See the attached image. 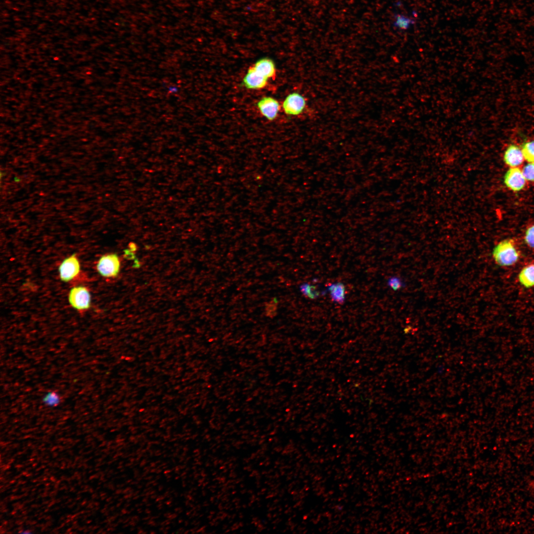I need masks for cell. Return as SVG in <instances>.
Returning a JSON list of instances; mask_svg holds the SVG:
<instances>
[{
  "mask_svg": "<svg viewBox=\"0 0 534 534\" xmlns=\"http://www.w3.org/2000/svg\"><path fill=\"white\" fill-rule=\"evenodd\" d=\"M492 257L495 263L501 267H509L515 264L519 260L520 254L514 242L510 239L499 242L493 249Z\"/></svg>",
  "mask_w": 534,
  "mask_h": 534,
  "instance_id": "cell-1",
  "label": "cell"
},
{
  "mask_svg": "<svg viewBox=\"0 0 534 534\" xmlns=\"http://www.w3.org/2000/svg\"><path fill=\"white\" fill-rule=\"evenodd\" d=\"M67 299L71 308L80 312L88 311L91 307V293L89 288L84 285H78L71 288Z\"/></svg>",
  "mask_w": 534,
  "mask_h": 534,
  "instance_id": "cell-2",
  "label": "cell"
},
{
  "mask_svg": "<svg viewBox=\"0 0 534 534\" xmlns=\"http://www.w3.org/2000/svg\"><path fill=\"white\" fill-rule=\"evenodd\" d=\"M121 268V260L119 256L114 253L103 255L97 260L96 270L104 278H112L117 277Z\"/></svg>",
  "mask_w": 534,
  "mask_h": 534,
  "instance_id": "cell-3",
  "label": "cell"
},
{
  "mask_svg": "<svg viewBox=\"0 0 534 534\" xmlns=\"http://www.w3.org/2000/svg\"><path fill=\"white\" fill-rule=\"evenodd\" d=\"M81 271V265L78 257L73 254L65 258L58 267V273L60 280L69 282L78 277Z\"/></svg>",
  "mask_w": 534,
  "mask_h": 534,
  "instance_id": "cell-4",
  "label": "cell"
},
{
  "mask_svg": "<svg viewBox=\"0 0 534 534\" xmlns=\"http://www.w3.org/2000/svg\"><path fill=\"white\" fill-rule=\"evenodd\" d=\"M306 106L307 101L305 97L297 92L289 94L282 105L284 113L289 116H298L302 114Z\"/></svg>",
  "mask_w": 534,
  "mask_h": 534,
  "instance_id": "cell-5",
  "label": "cell"
},
{
  "mask_svg": "<svg viewBox=\"0 0 534 534\" xmlns=\"http://www.w3.org/2000/svg\"><path fill=\"white\" fill-rule=\"evenodd\" d=\"M504 183L511 190L518 192L525 186L526 179L518 167H510L504 176Z\"/></svg>",
  "mask_w": 534,
  "mask_h": 534,
  "instance_id": "cell-6",
  "label": "cell"
},
{
  "mask_svg": "<svg viewBox=\"0 0 534 534\" xmlns=\"http://www.w3.org/2000/svg\"><path fill=\"white\" fill-rule=\"evenodd\" d=\"M257 106L262 115L269 121L277 117L280 110L278 101L270 96H265L259 100Z\"/></svg>",
  "mask_w": 534,
  "mask_h": 534,
  "instance_id": "cell-7",
  "label": "cell"
},
{
  "mask_svg": "<svg viewBox=\"0 0 534 534\" xmlns=\"http://www.w3.org/2000/svg\"><path fill=\"white\" fill-rule=\"evenodd\" d=\"M268 80L252 66L248 69L244 77L242 84L248 89H259L266 86Z\"/></svg>",
  "mask_w": 534,
  "mask_h": 534,
  "instance_id": "cell-8",
  "label": "cell"
},
{
  "mask_svg": "<svg viewBox=\"0 0 534 534\" xmlns=\"http://www.w3.org/2000/svg\"><path fill=\"white\" fill-rule=\"evenodd\" d=\"M524 160L521 148L516 144H510L504 153L503 160L510 167H518L523 163Z\"/></svg>",
  "mask_w": 534,
  "mask_h": 534,
  "instance_id": "cell-9",
  "label": "cell"
},
{
  "mask_svg": "<svg viewBox=\"0 0 534 534\" xmlns=\"http://www.w3.org/2000/svg\"><path fill=\"white\" fill-rule=\"evenodd\" d=\"M253 66L267 79L273 78L275 75V65L273 61L270 58H262L257 60Z\"/></svg>",
  "mask_w": 534,
  "mask_h": 534,
  "instance_id": "cell-10",
  "label": "cell"
},
{
  "mask_svg": "<svg viewBox=\"0 0 534 534\" xmlns=\"http://www.w3.org/2000/svg\"><path fill=\"white\" fill-rule=\"evenodd\" d=\"M327 290L330 292L331 300L337 304L343 305L345 301V286L341 282L329 284Z\"/></svg>",
  "mask_w": 534,
  "mask_h": 534,
  "instance_id": "cell-11",
  "label": "cell"
},
{
  "mask_svg": "<svg viewBox=\"0 0 534 534\" xmlns=\"http://www.w3.org/2000/svg\"><path fill=\"white\" fill-rule=\"evenodd\" d=\"M520 284L526 288L534 286V264L524 267L518 274Z\"/></svg>",
  "mask_w": 534,
  "mask_h": 534,
  "instance_id": "cell-12",
  "label": "cell"
},
{
  "mask_svg": "<svg viewBox=\"0 0 534 534\" xmlns=\"http://www.w3.org/2000/svg\"><path fill=\"white\" fill-rule=\"evenodd\" d=\"M393 25L397 28L402 30L408 29L415 23V20L401 14H396Z\"/></svg>",
  "mask_w": 534,
  "mask_h": 534,
  "instance_id": "cell-13",
  "label": "cell"
},
{
  "mask_svg": "<svg viewBox=\"0 0 534 534\" xmlns=\"http://www.w3.org/2000/svg\"><path fill=\"white\" fill-rule=\"evenodd\" d=\"M300 290L305 297L310 299H315L320 296L321 294H324V291L320 292L319 291L316 286L311 285L308 283H304L301 284L300 286Z\"/></svg>",
  "mask_w": 534,
  "mask_h": 534,
  "instance_id": "cell-14",
  "label": "cell"
},
{
  "mask_svg": "<svg viewBox=\"0 0 534 534\" xmlns=\"http://www.w3.org/2000/svg\"><path fill=\"white\" fill-rule=\"evenodd\" d=\"M521 149L526 161L528 162H534V140L524 142L522 145Z\"/></svg>",
  "mask_w": 534,
  "mask_h": 534,
  "instance_id": "cell-15",
  "label": "cell"
},
{
  "mask_svg": "<svg viewBox=\"0 0 534 534\" xmlns=\"http://www.w3.org/2000/svg\"><path fill=\"white\" fill-rule=\"evenodd\" d=\"M522 171L526 180L534 182V162H528Z\"/></svg>",
  "mask_w": 534,
  "mask_h": 534,
  "instance_id": "cell-16",
  "label": "cell"
},
{
  "mask_svg": "<svg viewBox=\"0 0 534 534\" xmlns=\"http://www.w3.org/2000/svg\"><path fill=\"white\" fill-rule=\"evenodd\" d=\"M524 241L531 248H534V224L529 227L525 233Z\"/></svg>",
  "mask_w": 534,
  "mask_h": 534,
  "instance_id": "cell-17",
  "label": "cell"
},
{
  "mask_svg": "<svg viewBox=\"0 0 534 534\" xmlns=\"http://www.w3.org/2000/svg\"><path fill=\"white\" fill-rule=\"evenodd\" d=\"M388 285L395 291L400 289L403 286L402 281L397 276L390 277L388 280Z\"/></svg>",
  "mask_w": 534,
  "mask_h": 534,
  "instance_id": "cell-18",
  "label": "cell"
},
{
  "mask_svg": "<svg viewBox=\"0 0 534 534\" xmlns=\"http://www.w3.org/2000/svg\"><path fill=\"white\" fill-rule=\"evenodd\" d=\"M44 401L50 405H55L59 402V398L55 393L51 392L48 394L44 399Z\"/></svg>",
  "mask_w": 534,
  "mask_h": 534,
  "instance_id": "cell-19",
  "label": "cell"
},
{
  "mask_svg": "<svg viewBox=\"0 0 534 534\" xmlns=\"http://www.w3.org/2000/svg\"><path fill=\"white\" fill-rule=\"evenodd\" d=\"M276 304L273 301L267 304L266 307V312L267 315L274 316L276 314Z\"/></svg>",
  "mask_w": 534,
  "mask_h": 534,
  "instance_id": "cell-20",
  "label": "cell"
}]
</instances>
